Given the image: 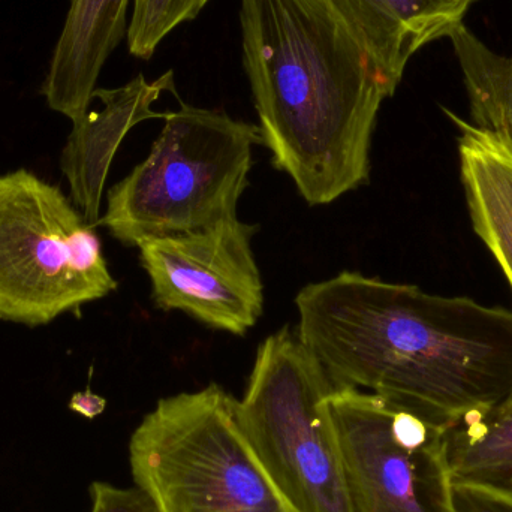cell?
<instances>
[{
  "label": "cell",
  "instance_id": "cell-1",
  "mask_svg": "<svg viewBox=\"0 0 512 512\" xmlns=\"http://www.w3.org/2000/svg\"><path fill=\"white\" fill-rule=\"evenodd\" d=\"M297 336L336 387L450 429L512 391V312L358 271L309 283Z\"/></svg>",
  "mask_w": 512,
  "mask_h": 512
},
{
  "label": "cell",
  "instance_id": "cell-2",
  "mask_svg": "<svg viewBox=\"0 0 512 512\" xmlns=\"http://www.w3.org/2000/svg\"><path fill=\"white\" fill-rule=\"evenodd\" d=\"M243 68L262 146L309 206L369 182L384 83L324 0H240Z\"/></svg>",
  "mask_w": 512,
  "mask_h": 512
},
{
  "label": "cell",
  "instance_id": "cell-3",
  "mask_svg": "<svg viewBox=\"0 0 512 512\" xmlns=\"http://www.w3.org/2000/svg\"><path fill=\"white\" fill-rule=\"evenodd\" d=\"M164 122L149 156L108 191L98 222L125 246L237 216L262 144L258 125L225 111L180 102Z\"/></svg>",
  "mask_w": 512,
  "mask_h": 512
},
{
  "label": "cell",
  "instance_id": "cell-4",
  "mask_svg": "<svg viewBox=\"0 0 512 512\" xmlns=\"http://www.w3.org/2000/svg\"><path fill=\"white\" fill-rule=\"evenodd\" d=\"M135 486L161 512H298L249 444L218 384L161 399L129 441Z\"/></svg>",
  "mask_w": 512,
  "mask_h": 512
},
{
  "label": "cell",
  "instance_id": "cell-5",
  "mask_svg": "<svg viewBox=\"0 0 512 512\" xmlns=\"http://www.w3.org/2000/svg\"><path fill=\"white\" fill-rule=\"evenodd\" d=\"M336 385L288 327L262 340L242 400L240 426L298 512H355L327 414Z\"/></svg>",
  "mask_w": 512,
  "mask_h": 512
},
{
  "label": "cell",
  "instance_id": "cell-6",
  "mask_svg": "<svg viewBox=\"0 0 512 512\" xmlns=\"http://www.w3.org/2000/svg\"><path fill=\"white\" fill-rule=\"evenodd\" d=\"M95 227L30 171L0 176V321L39 327L116 291Z\"/></svg>",
  "mask_w": 512,
  "mask_h": 512
},
{
  "label": "cell",
  "instance_id": "cell-7",
  "mask_svg": "<svg viewBox=\"0 0 512 512\" xmlns=\"http://www.w3.org/2000/svg\"><path fill=\"white\" fill-rule=\"evenodd\" d=\"M327 414L355 512H456L445 429L351 387H334Z\"/></svg>",
  "mask_w": 512,
  "mask_h": 512
},
{
  "label": "cell",
  "instance_id": "cell-8",
  "mask_svg": "<svg viewBox=\"0 0 512 512\" xmlns=\"http://www.w3.org/2000/svg\"><path fill=\"white\" fill-rule=\"evenodd\" d=\"M258 227L237 216L137 246L156 307L182 310L213 330L246 336L261 318L264 285L252 249Z\"/></svg>",
  "mask_w": 512,
  "mask_h": 512
},
{
  "label": "cell",
  "instance_id": "cell-9",
  "mask_svg": "<svg viewBox=\"0 0 512 512\" xmlns=\"http://www.w3.org/2000/svg\"><path fill=\"white\" fill-rule=\"evenodd\" d=\"M167 92L177 96L173 69L152 81L138 74L116 89H96L93 99H99L102 107L72 123L60 155V170L68 180L75 207L93 227L101 219L105 180L117 149L138 123L164 119L165 113L152 107Z\"/></svg>",
  "mask_w": 512,
  "mask_h": 512
},
{
  "label": "cell",
  "instance_id": "cell-10",
  "mask_svg": "<svg viewBox=\"0 0 512 512\" xmlns=\"http://www.w3.org/2000/svg\"><path fill=\"white\" fill-rule=\"evenodd\" d=\"M132 0H71L41 93L72 123L89 111L99 75L126 38Z\"/></svg>",
  "mask_w": 512,
  "mask_h": 512
},
{
  "label": "cell",
  "instance_id": "cell-11",
  "mask_svg": "<svg viewBox=\"0 0 512 512\" xmlns=\"http://www.w3.org/2000/svg\"><path fill=\"white\" fill-rule=\"evenodd\" d=\"M372 60L388 98L402 83L409 60L447 38L463 21L436 0H324Z\"/></svg>",
  "mask_w": 512,
  "mask_h": 512
},
{
  "label": "cell",
  "instance_id": "cell-12",
  "mask_svg": "<svg viewBox=\"0 0 512 512\" xmlns=\"http://www.w3.org/2000/svg\"><path fill=\"white\" fill-rule=\"evenodd\" d=\"M444 111L459 129L460 177L472 227L512 291V141Z\"/></svg>",
  "mask_w": 512,
  "mask_h": 512
},
{
  "label": "cell",
  "instance_id": "cell-13",
  "mask_svg": "<svg viewBox=\"0 0 512 512\" xmlns=\"http://www.w3.org/2000/svg\"><path fill=\"white\" fill-rule=\"evenodd\" d=\"M454 484L512 492V391L445 430Z\"/></svg>",
  "mask_w": 512,
  "mask_h": 512
},
{
  "label": "cell",
  "instance_id": "cell-14",
  "mask_svg": "<svg viewBox=\"0 0 512 512\" xmlns=\"http://www.w3.org/2000/svg\"><path fill=\"white\" fill-rule=\"evenodd\" d=\"M447 38L465 78L472 125L512 141V56L490 50L465 23L454 27Z\"/></svg>",
  "mask_w": 512,
  "mask_h": 512
},
{
  "label": "cell",
  "instance_id": "cell-15",
  "mask_svg": "<svg viewBox=\"0 0 512 512\" xmlns=\"http://www.w3.org/2000/svg\"><path fill=\"white\" fill-rule=\"evenodd\" d=\"M132 15L126 32L129 53L150 60L165 38L177 27L191 23L210 0H132Z\"/></svg>",
  "mask_w": 512,
  "mask_h": 512
},
{
  "label": "cell",
  "instance_id": "cell-16",
  "mask_svg": "<svg viewBox=\"0 0 512 512\" xmlns=\"http://www.w3.org/2000/svg\"><path fill=\"white\" fill-rule=\"evenodd\" d=\"M90 512H161L158 505L140 487L120 489L113 484L95 481L89 489Z\"/></svg>",
  "mask_w": 512,
  "mask_h": 512
},
{
  "label": "cell",
  "instance_id": "cell-17",
  "mask_svg": "<svg viewBox=\"0 0 512 512\" xmlns=\"http://www.w3.org/2000/svg\"><path fill=\"white\" fill-rule=\"evenodd\" d=\"M456 512H512V493L454 484Z\"/></svg>",
  "mask_w": 512,
  "mask_h": 512
},
{
  "label": "cell",
  "instance_id": "cell-18",
  "mask_svg": "<svg viewBox=\"0 0 512 512\" xmlns=\"http://www.w3.org/2000/svg\"><path fill=\"white\" fill-rule=\"evenodd\" d=\"M107 400L98 394L92 393L90 390L83 391V393L74 394L69 408L71 411L77 412L78 415H83L87 420L99 417L105 411Z\"/></svg>",
  "mask_w": 512,
  "mask_h": 512
},
{
  "label": "cell",
  "instance_id": "cell-19",
  "mask_svg": "<svg viewBox=\"0 0 512 512\" xmlns=\"http://www.w3.org/2000/svg\"><path fill=\"white\" fill-rule=\"evenodd\" d=\"M448 14L453 15L459 21H463L465 15L468 14L469 8L478 0H436Z\"/></svg>",
  "mask_w": 512,
  "mask_h": 512
},
{
  "label": "cell",
  "instance_id": "cell-20",
  "mask_svg": "<svg viewBox=\"0 0 512 512\" xmlns=\"http://www.w3.org/2000/svg\"><path fill=\"white\" fill-rule=\"evenodd\" d=\"M510 493H512V492H510Z\"/></svg>",
  "mask_w": 512,
  "mask_h": 512
}]
</instances>
